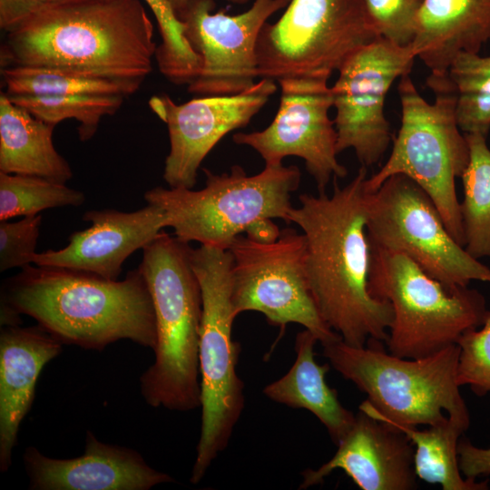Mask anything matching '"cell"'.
I'll list each match as a JSON object with an SVG mask.
<instances>
[{"mask_svg": "<svg viewBox=\"0 0 490 490\" xmlns=\"http://www.w3.org/2000/svg\"><path fill=\"white\" fill-rule=\"evenodd\" d=\"M1 326L27 315L60 340L102 350L121 339L154 349L156 318L147 282L137 268L122 280L62 267L21 269L3 282Z\"/></svg>", "mask_w": 490, "mask_h": 490, "instance_id": "2", "label": "cell"}, {"mask_svg": "<svg viewBox=\"0 0 490 490\" xmlns=\"http://www.w3.org/2000/svg\"><path fill=\"white\" fill-rule=\"evenodd\" d=\"M174 11L179 13L187 4L190 0H168ZM233 4L237 5H242L246 4L250 0H229Z\"/></svg>", "mask_w": 490, "mask_h": 490, "instance_id": "37", "label": "cell"}, {"mask_svg": "<svg viewBox=\"0 0 490 490\" xmlns=\"http://www.w3.org/2000/svg\"><path fill=\"white\" fill-rule=\"evenodd\" d=\"M317 342V337L308 329L299 332L293 365L284 376L267 385L263 394L275 402L311 412L338 445L353 425L356 415L343 407L337 390L327 384L330 364L319 365L315 360Z\"/></svg>", "mask_w": 490, "mask_h": 490, "instance_id": "22", "label": "cell"}, {"mask_svg": "<svg viewBox=\"0 0 490 490\" xmlns=\"http://www.w3.org/2000/svg\"><path fill=\"white\" fill-rule=\"evenodd\" d=\"M321 346L330 366L368 396L358 409L368 416L413 426L437 425L449 416L469 427V412L456 383L457 344L418 358L395 356L375 338L363 347L342 338Z\"/></svg>", "mask_w": 490, "mask_h": 490, "instance_id": "5", "label": "cell"}, {"mask_svg": "<svg viewBox=\"0 0 490 490\" xmlns=\"http://www.w3.org/2000/svg\"><path fill=\"white\" fill-rule=\"evenodd\" d=\"M191 249L162 231L142 249L138 267L152 295L157 334L154 361L140 377L141 394L152 407L182 412L201 407L202 297Z\"/></svg>", "mask_w": 490, "mask_h": 490, "instance_id": "4", "label": "cell"}, {"mask_svg": "<svg viewBox=\"0 0 490 490\" xmlns=\"http://www.w3.org/2000/svg\"><path fill=\"white\" fill-rule=\"evenodd\" d=\"M367 235L370 245L407 256L449 289L490 283V268L453 238L431 197L404 174L368 192Z\"/></svg>", "mask_w": 490, "mask_h": 490, "instance_id": "11", "label": "cell"}, {"mask_svg": "<svg viewBox=\"0 0 490 490\" xmlns=\"http://www.w3.org/2000/svg\"><path fill=\"white\" fill-rule=\"evenodd\" d=\"M19 107L35 118L56 125L66 119L79 122L78 135L82 142L91 139L102 119L114 114L125 97L89 94L7 95Z\"/></svg>", "mask_w": 490, "mask_h": 490, "instance_id": "28", "label": "cell"}, {"mask_svg": "<svg viewBox=\"0 0 490 490\" xmlns=\"http://www.w3.org/2000/svg\"><path fill=\"white\" fill-rule=\"evenodd\" d=\"M328 78L298 76L278 80L280 102L271 123L261 131L238 132L236 144L256 151L265 165H279L286 157L303 159L318 192L348 170L338 160L337 132L328 112L333 94Z\"/></svg>", "mask_w": 490, "mask_h": 490, "instance_id": "14", "label": "cell"}, {"mask_svg": "<svg viewBox=\"0 0 490 490\" xmlns=\"http://www.w3.org/2000/svg\"><path fill=\"white\" fill-rule=\"evenodd\" d=\"M161 35L155 57L161 74L174 84H190L200 74L201 59L184 37V26L168 0H143Z\"/></svg>", "mask_w": 490, "mask_h": 490, "instance_id": "30", "label": "cell"}, {"mask_svg": "<svg viewBox=\"0 0 490 490\" xmlns=\"http://www.w3.org/2000/svg\"><path fill=\"white\" fill-rule=\"evenodd\" d=\"M490 41V0H422L411 44L431 74L442 76L460 52Z\"/></svg>", "mask_w": 490, "mask_h": 490, "instance_id": "21", "label": "cell"}, {"mask_svg": "<svg viewBox=\"0 0 490 490\" xmlns=\"http://www.w3.org/2000/svg\"><path fill=\"white\" fill-rule=\"evenodd\" d=\"M335 455L317 469H306L299 489L322 484L342 470L362 490L416 489L413 444L406 434L359 410Z\"/></svg>", "mask_w": 490, "mask_h": 490, "instance_id": "18", "label": "cell"}, {"mask_svg": "<svg viewBox=\"0 0 490 490\" xmlns=\"http://www.w3.org/2000/svg\"><path fill=\"white\" fill-rule=\"evenodd\" d=\"M426 85L436 94L432 103L420 95L409 74L400 78L401 126L388 159L367 178L366 188L373 192L392 175L409 177L431 197L448 231L465 248L456 179L467 167L469 147L457 124L456 92L447 75L430 74Z\"/></svg>", "mask_w": 490, "mask_h": 490, "instance_id": "6", "label": "cell"}, {"mask_svg": "<svg viewBox=\"0 0 490 490\" xmlns=\"http://www.w3.org/2000/svg\"><path fill=\"white\" fill-rule=\"evenodd\" d=\"M54 125L46 123L0 95V172L30 175L66 183L68 162L53 142Z\"/></svg>", "mask_w": 490, "mask_h": 490, "instance_id": "23", "label": "cell"}, {"mask_svg": "<svg viewBox=\"0 0 490 490\" xmlns=\"http://www.w3.org/2000/svg\"><path fill=\"white\" fill-rule=\"evenodd\" d=\"M202 314L199 342L201 432L190 481L200 483L228 446L245 406L244 383L237 374L240 344L232 338L236 318L231 302L230 250L201 245L191 249Z\"/></svg>", "mask_w": 490, "mask_h": 490, "instance_id": "7", "label": "cell"}, {"mask_svg": "<svg viewBox=\"0 0 490 490\" xmlns=\"http://www.w3.org/2000/svg\"><path fill=\"white\" fill-rule=\"evenodd\" d=\"M63 1H69V0H54V2H63Z\"/></svg>", "mask_w": 490, "mask_h": 490, "instance_id": "38", "label": "cell"}, {"mask_svg": "<svg viewBox=\"0 0 490 490\" xmlns=\"http://www.w3.org/2000/svg\"><path fill=\"white\" fill-rule=\"evenodd\" d=\"M228 250L232 256L231 302L236 316L257 311L272 326L299 324L321 345L341 338L322 318L309 290L303 233L285 228L270 243L241 234Z\"/></svg>", "mask_w": 490, "mask_h": 490, "instance_id": "12", "label": "cell"}, {"mask_svg": "<svg viewBox=\"0 0 490 490\" xmlns=\"http://www.w3.org/2000/svg\"><path fill=\"white\" fill-rule=\"evenodd\" d=\"M63 343L42 327L2 326L0 331V471L12 466L13 451L30 410L37 379Z\"/></svg>", "mask_w": 490, "mask_h": 490, "instance_id": "20", "label": "cell"}, {"mask_svg": "<svg viewBox=\"0 0 490 490\" xmlns=\"http://www.w3.org/2000/svg\"><path fill=\"white\" fill-rule=\"evenodd\" d=\"M83 192L37 176L0 172V220L39 214L42 211L80 206Z\"/></svg>", "mask_w": 490, "mask_h": 490, "instance_id": "29", "label": "cell"}, {"mask_svg": "<svg viewBox=\"0 0 490 490\" xmlns=\"http://www.w3.org/2000/svg\"><path fill=\"white\" fill-rule=\"evenodd\" d=\"M205 186L154 187L144 193L147 203L160 206L174 236L191 243L228 250L233 240L262 219H281L289 224L290 198L301 173L295 165H265L249 176L240 165L216 174L203 168Z\"/></svg>", "mask_w": 490, "mask_h": 490, "instance_id": "8", "label": "cell"}, {"mask_svg": "<svg viewBox=\"0 0 490 490\" xmlns=\"http://www.w3.org/2000/svg\"><path fill=\"white\" fill-rule=\"evenodd\" d=\"M23 460L31 490H149L175 482L150 466L137 451L103 443L90 430L80 456L52 458L29 446Z\"/></svg>", "mask_w": 490, "mask_h": 490, "instance_id": "19", "label": "cell"}, {"mask_svg": "<svg viewBox=\"0 0 490 490\" xmlns=\"http://www.w3.org/2000/svg\"><path fill=\"white\" fill-rule=\"evenodd\" d=\"M458 463L462 475L470 479L490 475V447L474 446L467 438L457 445Z\"/></svg>", "mask_w": 490, "mask_h": 490, "instance_id": "35", "label": "cell"}, {"mask_svg": "<svg viewBox=\"0 0 490 490\" xmlns=\"http://www.w3.org/2000/svg\"><path fill=\"white\" fill-rule=\"evenodd\" d=\"M40 214L17 221L0 220V271L31 265L40 234Z\"/></svg>", "mask_w": 490, "mask_h": 490, "instance_id": "33", "label": "cell"}, {"mask_svg": "<svg viewBox=\"0 0 490 490\" xmlns=\"http://www.w3.org/2000/svg\"><path fill=\"white\" fill-rule=\"evenodd\" d=\"M446 75L456 92L460 130L465 134L486 137L490 131V55L460 52L452 60Z\"/></svg>", "mask_w": 490, "mask_h": 490, "instance_id": "27", "label": "cell"}, {"mask_svg": "<svg viewBox=\"0 0 490 490\" xmlns=\"http://www.w3.org/2000/svg\"><path fill=\"white\" fill-rule=\"evenodd\" d=\"M6 95L134 93L142 79L113 78L86 72L54 67L9 66L1 68Z\"/></svg>", "mask_w": 490, "mask_h": 490, "instance_id": "25", "label": "cell"}, {"mask_svg": "<svg viewBox=\"0 0 490 490\" xmlns=\"http://www.w3.org/2000/svg\"><path fill=\"white\" fill-rule=\"evenodd\" d=\"M456 344L460 353L456 369V383L468 386L479 397L490 392V310L485 322L476 328L464 332Z\"/></svg>", "mask_w": 490, "mask_h": 490, "instance_id": "31", "label": "cell"}, {"mask_svg": "<svg viewBox=\"0 0 490 490\" xmlns=\"http://www.w3.org/2000/svg\"><path fill=\"white\" fill-rule=\"evenodd\" d=\"M387 424L406 434L415 446L414 469L419 479L439 484L443 490L488 489V479L477 482L462 475L457 445L466 428L459 423L448 416L446 421L423 430L413 426Z\"/></svg>", "mask_w": 490, "mask_h": 490, "instance_id": "24", "label": "cell"}, {"mask_svg": "<svg viewBox=\"0 0 490 490\" xmlns=\"http://www.w3.org/2000/svg\"><path fill=\"white\" fill-rule=\"evenodd\" d=\"M377 38L364 0H290L280 18L260 32L259 77L329 79Z\"/></svg>", "mask_w": 490, "mask_h": 490, "instance_id": "10", "label": "cell"}, {"mask_svg": "<svg viewBox=\"0 0 490 490\" xmlns=\"http://www.w3.org/2000/svg\"><path fill=\"white\" fill-rule=\"evenodd\" d=\"M290 0H254L239 15L212 13L215 0H190L177 13L184 37L201 59L199 75L188 92L213 96L240 93L259 77L256 46L267 20Z\"/></svg>", "mask_w": 490, "mask_h": 490, "instance_id": "15", "label": "cell"}, {"mask_svg": "<svg viewBox=\"0 0 490 490\" xmlns=\"http://www.w3.org/2000/svg\"><path fill=\"white\" fill-rule=\"evenodd\" d=\"M369 246L368 291L388 300L394 313L386 341L391 354L406 358L429 356L484 324L488 309L477 289H449L407 256Z\"/></svg>", "mask_w": 490, "mask_h": 490, "instance_id": "9", "label": "cell"}, {"mask_svg": "<svg viewBox=\"0 0 490 490\" xmlns=\"http://www.w3.org/2000/svg\"><path fill=\"white\" fill-rule=\"evenodd\" d=\"M92 225L72 233L61 250L36 252L33 264L71 269L117 280L127 258L152 242L168 217L158 205L148 203L135 211L92 210L83 215Z\"/></svg>", "mask_w": 490, "mask_h": 490, "instance_id": "17", "label": "cell"}, {"mask_svg": "<svg viewBox=\"0 0 490 490\" xmlns=\"http://www.w3.org/2000/svg\"><path fill=\"white\" fill-rule=\"evenodd\" d=\"M469 162L463 172L464 198L460 213L465 249L475 259L490 258V149L486 137L465 134Z\"/></svg>", "mask_w": 490, "mask_h": 490, "instance_id": "26", "label": "cell"}, {"mask_svg": "<svg viewBox=\"0 0 490 490\" xmlns=\"http://www.w3.org/2000/svg\"><path fill=\"white\" fill-rule=\"evenodd\" d=\"M378 37L398 46L411 45L422 0H364Z\"/></svg>", "mask_w": 490, "mask_h": 490, "instance_id": "32", "label": "cell"}, {"mask_svg": "<svg viewBox=\"0 0 490 490\" xmlns=\"http://www.w3.org/2000/svg\"><path fill=\"white\" fill-rule=\"evenodd\" d=\"M244 234L252 240L270 243L279 238L280 230L272 219H262L250 225Z\"/></svg>", "mask_w": 490, "mask_h": 490, "instance_id": "36", "label": "cell"}, {"mask_svg": "<svg viewBox=\"0 0 490 490\" xmlns=\"http://www.w3.org/2000/svg\"><path fill=\"white\" fill-rule=\"evenodd\" d=\"M157 45L140 0L52 3L6 33L1 68L54 67L113 78L142 79Z\"/></svg>", "mask_w": 490, "mask_h": 490, "instance_id": "3", "label": "cell"}, {"mask_svg": "<svg viewBox=\"0 0 490 490\" xmlns=\"http://www.w3.org/2000/svg\"><path fill=\"white\" fill-rule=\"evenodd\" d=\"M416 58L411 45L378 37L342 64L331 86L338 153L352 149L366 168L382 159L391 140L386 96L396 79L409 74Z\"/></svg>", "mask_w": 490, "mask_h": 490, "instance_id": "13", "label": "cell"}, {"mask_svg": "<svg viewBox=\"0 0 490 490\" xmlns=\"http://www.w3.org/2000/svg\"><path fill=\"white\" fill-rule=\"evenodd\" d=\"M54 0H0V27L14 31Z\"/></svg>", "mask_w": 490, "mask_h": 490, "instance_id": "34", "label": "cell"}, {"mask_svg": "<svg viewBox=\"0 0 490 490\" xmlns=\"http://www.w3.org/2000/svg\"><path fill=\"white\" fill-rule=\"evenodd\" d=\"M367 168L332 193H303L289 212L306 240L309 290L328 327L353 347L387 340L394 313L388 300L368 291L370 246L367 235Z\"/></svg>", "mask_w": 490, "mask_h": 490, "instance_id": "1", "label": "cell"}, {"mask_svg": "<svg viewBox=\"0 0 490 490\" xmlns=\"http://www.w3.org/2000/svg\"><path fill=\"white\" fill-rule=\"evenodd\" d=\"M276 89L273 79L260 78L240 93L205 96L180 104L167 94L152 96L150 108L168 129L170 151L162 176L169 187L193 189L209 152L226 134L246 126Z\"/></svg>", "mask_w": 490, "mask_h": 490, "instance_id": "16", "label": "cell"}]
</instances>
